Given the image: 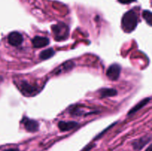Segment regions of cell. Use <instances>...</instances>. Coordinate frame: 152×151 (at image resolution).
<instances>
[{
	"instance_id": "obj_15",
	"label": "cell",
	"mask_w": 152,
	"mask_h": 151,
	"mask_svg": "<svg viewBox=\"0 0 152 151\" xmlns=\"http://www.w3.org/2000/svg\"><path fill=\"white\" fill-rule=\"evenodd\" d=\"M92 147H93V146H92V145H88V146L86 147L85 148L84 150H83V151H88L89 150H90L91 148H92Z\"/></svg>"
},
{
	"instance_id": "obj_1",
	"label": "cell",
	"mask_w": 152,
	"mask_h": 151,
	"mask_svg": "<svg viewBox=\"0 0 152 151\" xmlns=\"http://www.w3.org/2000/svg\"><path fill=\"white\" fill-rule=\"evenodd\" d=\"M137 23V15L134 10L126 12L122 18V28L126 33H132L134 30Z\"/></svg>"
},
{
	"instance_id": "obj_14",
	"label": "cell",
	"mask_w": 152,
	"mask_h": 151,
	"mask_svg": "<svg viewBox=\"0 0 152 151\" xmlns=\"http://www.w3.org/2000/svg\"><path fill=\"white\" fill-rule=\"evenodd\" d=\"M136 0H118V1L121 4H130V3L134 2Z\"/></svg>"
},
{
	"instance_id": "obj_9",
	"label": "cell",
	"mask_w": 152,
	"mask_h": 151,
	"mask_svg": "<svg viewBox=\"0 0 152 151\" xmlns=\"http://www.w3.org/2000/svg\"><path fill=\"white\" fill-rule=\"evenodd\" d=\"M49 39L46 37L43 36H35L32 40L33 46L36 48L44 47L49 44Z\"/></svg>"
},
{
	"instance_id": "obj_6",
	"label": "cell",
	"mask_w": 152,
	"mask_h": 151,
	"mask_svg": "<svg viewBox=\"0 0 152 151\" xmlns=\"http://www.w3.org/2000/svg\"><path fill=\"white\" fill-rule=\"evenodd\" d=\"M22 122L23 123L25 128L26 129L27 131L34 133V132L38 131L39 130V124L37 121L33 119H30L28 118H24L22 119Z\"/></svg>"
},
{
	"instance_id": "obj_7",
	"label": "cell",
	"mask_w": 152,
	"mask_h": 151,
	"mask_svg": "<svg viewBox=\"0 0 152 151\" xmlns=\"http://www.w3.org/2000/svg\"><path fill=\"white\" fill-rule=\"evenodd\" d=\"M151 136H145L143 137H141L140 139H136V140L132 142V146L133 148L136 150H139L142 149L143 147H145V145L148 143H149L151 142Z\"/></svg>"
},
{
	"instance_id": "obj_18",
	"label": "cell",
	"mask_w": 152,
	"mask_h": 151,
	"mask_svg": "<svg viewBox=\"0 0 152 151\" xmlns=\"http://www.w3.org/2000/svg\"><path fill=\"white\" fill-rule=\"evenodd\" d=\"M2 81H3V78L1 76H0V83H1Z\"/></svg>"
},
{
	"instance_id": "obj_13",
	"label": "cell",
	"mask_w": 152,
	"mask_h": 151,
	"mask_svg": "<svg viewBox=\"0 0 152 151\" xmlns=\"http://www.w3.org/2000/svg\"><path fill=\"white\" fill-rule=\"evenodd\" d=\"M142 17L143 19L146 21L147 23L148 24V25L151 26V19H152V14H151V12L150 10H144L142 12Z\"/></svg>"
},
{
	"instance_id": "obj_2",
	"label": "cell",
	"mask_w": 152,
	"mask_h": 151,
	"mask_svg": "<svg viewBox=\"0 0 152 151\" xmlns=\"http://www.w3.org/2000/svg\"><path fill=\"white\" fill-rule=\"evenodd\" d=\"M53 36L56 41L65 40L69 36V28L65 24L59 22L51 27Z\"/></svg>"
},
{
	"instance_id": "obj_5",
	"label": "cell",
	"mask_w": 152,
	"mask_h": 151,
	"mask_svg": "<svg viewBox=\"0 0 152 151\" xmlns=\"http://www.w3.org/2000/svg\"><path fill=\"white\" fill-rule=\"evenodd\" d=\"M8 43L12 46H19L23 41V36L22 34L16 31L10 33L7 36Z\"/></svg>"
},
{
	"instance_id": "obj_17",
	"label": "cell",
	"mask_w": 152,
	"mask_h": 151,
	"mask_svg": "<svg viewBox=\"0 0 152 151\" xmlns=\"http://www.w3.org/2000/svg\"><path fill=\"white\" fill-rule=\"evenodd\" d=\"M145 151H151V145H149V146L148 147V148H147V149L145 150Z\"/></svg>"
},
{
	"instance_id": "obj_16",
	"label": "cell",
	"mask_w": 152,
	"mask_h": 151,
	"mask_svg": "<svg viewBox=\"0 0 152 151\" xmlns=\"http://www.w3.org/2000/svg\"><path fill=\"white\" fill-rule=\"evenodd\" d=\"M4 151H18L17 149H15V148H10V149L4 150Z\"/></svg>"
},
{
	"instance_id": "obj_8",
	"label": "cell",
	"mask_w": 152,
	"mask_h": 151,
	"mask_svg": "<svg viewBox=\"0 0 152 151\" xmlns=\"http://www.w3.org/2000/svg\"><path fill=\"white\" fill-rule=\"evenodd\" d=\"M79 126V124L76 121H59L58 124V127L62 132L69 131Z\"/></svg>"
},
{
	"instance_id": "obj_10",
	"label": "cell",
	"mask_w": 152,
	"mask_h": 151,
	"mask_svg": "<svg viewBox=\"0 0 152 151\" xmlns=\"http://www.w3.org/2000/svg\"><path fill=\"white\" fill-rule=\"evenodd\" d=\"M151 101V98L148 97V98H146V99H144L143 100L141 101L140 102H139V103L137 104V105H135V107H134L132 109L130 110V111L129 112V113H128V115H132L133 114L136 113L137 111H139L140 110L142 109V107H144L145 106V105H147V104L148 103V102Z\"/></svg>"
},
{
	"instance_id": "obj_4",
	"label": "cell",
	"mask_w": 152,
	"mask_h": 151,
	"mask_svg": "<svg viewBox=\"0 0 152 151\" xmlns=\"http://www.w3.org/2000/svg\"><path fill=\"white\" fill-rule=\"evenodd\" d=\"M121 73V67L118 64H113L106 71V76L109 79L116 81L119 78Z\"/></svg>"
},
{
	"instance_id": "obj_12",
	"label": "cell",
	"mask_w": 152,
	"mask_h": 151,
	"mask_svg": "<svg viewBox=\"0 0 152 151\" xmlns=\"http://www.w3.org/2000/svg\"><path fill=\"white\" fill-rule=\"evenodd\" d=\"M55 51L53 48H48L46 49V50H43L39 54V58L42 60H46V59H48L50 58H51L52 56H54Z\"/></svg>"
},
{
	"instance_id": "obj_3",
	"label": "cell",
	"mask_w": 152,
	"mask_h": 151,
	"mask_svg": "<svg viewBox=\"0 0 152 151\" xmlns=\"http://www.w3.org/2000/svg\"><path fill=\"white\" fill-rule=\"evenodd\" d=\"M19 88L23 95L26 96H31L36 95L39 92L38 87L34 84L27 82L25 81H22L19 85Z\"/></svg>"
},
{
	"instance_id": "obj_11",
	"label": "cell",
	"mask_w": 152,
	"mask_h": 151,
	"mask_svg": "<svg viewBox=\"0 0 152 151\" xmlns=\"http://www.w3.org/2000/svg\"><path fill=\"white\" fill-rule=\"evenodd\" d=\"M117 94V90L113 88H102L99 90L101 98L112 97Z\"/></svg>"
}]
</instances>
